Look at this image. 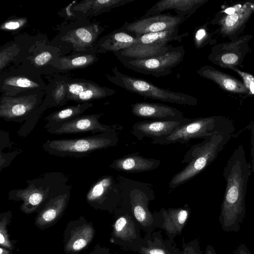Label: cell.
I'll use <instances>...</instances> for the list:
<instances>
[{"label":"cell","instance_id":"b9f144b4","mask_svg":"<svg viewBox=\"0 0 254 254\" xmlns=\"http://www.w3.org/2000/svg\"><path fill=\"white\" fill-rule=\"evenodd\" d=\"M9 59L8 53L5 51H1L0 55V69L6 64Z\"/></svg>","mask_w":254,"mask_h":254},{"label":"cell","instance_id":"30bf717a","mask_svg":"<svg viewBox=\"0 0 254 254\" xmlns=\"http://www.w3.org/2000/svg\"><path fill=\"white\" fill-rule=\"evenodd\" d=\"M86 199L93 208L114 213L121 205L122 198L118 177H100L88 190Z\"/></svg>","mask_w":254,"mask_h":254},{"label":"cell","instance_id":"4316f807","mask_svg":"<svg viewBox=\"0 0 254 254\" xmlns=\"http://www.w3.org/2000/svg\"><path fill=\"white\" fill-rule=\"evenodd\" d=\"M136 39L133 35L119 28L107 36L101 47L106 51L118 52L130 48Z\"/></svg>","mask_w":254,"mask_h":254},{"label":"cell","instance_id":"52a82bcc","mask_svg":"<svg viewBox=\"0 0 254 254\" xmlns=\"http://www.w3.org/2000/svg\"><path fill=\"white\" fill-rule=\"evenodd\" d=\"M185 50L183 46L171 47L166 52L141 59H131L117 56L125 67L140 73L160 77L173 72L184 60Z\"/></svg>","mask_w":254,"mask_h":254},{"label":"cell","instance_id":"d6a6232c","mask_svg":"<svg viewBox=\"0 0 254 254\" xmlns=\"http://www.w3.org/2000/svg\"><path fill=\"white\" fill-rule=\"evenodd\" d=\"M210 36L206 24L197 27L193 34V42L196 49H200L208 43Z\"/></svg>","mask_w":254,"mask_h":254},{"label":"cell","instance_id":"603a6c76","mask_svg":"<svg viewBox=\"0 0 254 254\" xmlns=\"http://www.w3.org/2000/svg\"><path fill=\"white\" fill-rule=\"evenodd\" d=\"M67 91L68 98L77 101L102 98L116 92L113 89L86 82L71 83L68 85Z\"/></svg>","mask_w":254,"mask_h":254},{"label":"cell","instance_id":"83f0119b","mask_svg":"<svg viewBox=\"0 0 254 254\" xmlns=\"http://www.w3.org/2000/svg\"><path fill=\"white\" fill-rule=\"evenodd\" d=\"M99 28L95 24L83 27L70 31L65 39L76 47H85L94 42L99 34Z\"/></svg>","mask_w":254,"mask_h":254},{"label":"cell","instance_id":"6da1fadb","mask_svg":"<svg viewBox=\"0 0 254 254\" xmlns=\"http://www.w3.org/2000/svg\"><path fill=\"white\" fill-rule=\"evenodd\" d=\"M251 169L243 146L239 145L228 160L223 172L226 188L220 221L226 230L238 226L245 215V197Z\"/></svg>","mask_w":254,"mask_h":254},{"label":"cell","instance_id":"8d00e7d4","mask_svg":"<svg viewBox=\"0 0 254 254\" xmlns=\"http://www.w3.org/2000/svg\"><path fill=\"white\" fill-rule=\"evenodd\" d=\"M20 151H14L12 152L3 153L0 151V171L1 172L3 168L8 166L12 160L16 156V155L20 153Z\"/></svg>","mask_w":254,"mask_h":254},{"label":"cell","instance_id":"2e32d148","mask_svg":"<svg viewBox=\"0 0 254 254\" xmlns=\"http://www.w3.org/2000/svg\"><path fill=\"white\" fill-rule=\"evenodd\" d=\"M37 103V100L30 97H3L0 105V117L7 122H26L34 116Z\"/></svg>","mask_w":254,"mask_h":254},{"label":"cell","instance_id":"60d3db41","mask_svg":"<svg viewBox=\"0 0 254 254\" xmlns=\"http://www.w3.org/2000/svg\"><path fill=\"white\" fill-rule=\"evenodd\" d=\"M88 254H111L110 250L107 247L96 246L93 250Z\"/></svg>","mask_w":254,"mask_h":254},{"label":"cell","instance_id":"d4e9b609","mask_svg":"<svg viewBox=\"0 0 254 254\" xmlns=\"http://www.w3.org/2000/svg\"><path fill=\"white\" fill-rule=\"evenodd\" d=\"M179 28L160 32L147 33L136 37L135 43L163 46L173 41L181 42L183 38L188 35L186 32L179 34Z\"/></svg>","mask_w":254,"mask_h":254},{"label":"cell","instance_id":"74e56055","mask_svg":"<svg viewBox=\"0 0 254 254\" xmlns=\"http://www.w3.org/2000/svg\"><path fill=\"white\" fill-rule=\"evenodd\" d=\"M26 22L25 18H20L7 21L2 24L0 28L3 30H15L22 27Z\"/></svg>","mask_w":254,"mask_h":254},{"label":"cell","instance_id":"9c48e42d","mask_svg":"<svg viewBox=\"0 0 254 254\" xmlns=\"http://www.w3.org/2000/svg\"><path fill=\"white\" fill-rule=\"evenodd\" d=\"M114 213L116 219L113 224L110 242L125 250L136 252L144 241L139 224L129 211L121 206Z\"/></svg>","mask_w":254,"mask_h":254},{"label":"cell","instance_id":"e0dca14e","mask_svg":"<svg viewBox=\"0 0 254 254\" xmlns=\"http://www.w3.org/2000/svg\"><path fill=\"white\" fill-rule=\"evenodd\" d=\"M190 119L184 118L179 120L160 121L146 120L133 124L131 133L139 140L144 138L159 137L170 134L177 127L188 122Z\"/></svg>","mask_w":254,"mask_h":254},{"label":"cell","instance_id":"e575fe53","mask_svg":"<svg viewBox=\"0 0 254 254\" xmlns=\"http://www.w3.org/2000/svg\"><path fill=\"white\" fill-rule=\"evenodd\" d=\"M231 68L241 77L248 92L251 95H254V77L252 74L242 71L234 67Z\"/></svg>","mask_w":254,"mask_h":254},{"label":"cell","instance_id":"836d02e7","mask_svg":"<svg viewBox=\"0 0 254 254\" xmlns=\"http://www.w3.org/2000/svg\"><path fill=\"white\" fill-rule=\"evenodd\" d=\"M3 84L6 86L23 89L37 87L39 85L30 79L23 77H10L4 81Z\"/></svg>","mask_w":254,"mask_h":254},{"label":"cell","instance_id":"ab89813d","mask_svg":"<svg viewBox=\"0 0 254 254\" xmlns=\"http://www.w3.org/2000/svg\"><path fill=\"white\" fill-rule=\"evenodd\" d=\"M51 58L52 55L50 53L44 52L39 54L35 58L34 62L38 65H43L47 63Z\"/></svg>","mask_w":254,"mask_h":254},{"label":"cell","instance_id":"4fadbf2b","mask_svg":"<svg viewBox=\"0 0 254 254\" xmlns=\"http://www.w3.org/2000/svg\"><path fill=\"white\" fill-rule=\"evenodd\" d=\"M92 222L83 216L69 221L64 232V251L65 254H77L92 242L95 236Z\"/></svg>","mask_w":254,"mask_h":254},{"label":"cell","instance_id":"5b68a950","mask_svg":"<svg viewBox=\"0 0 254 254\" xmlns=\"http://www.w3.org/2000/svg\"><path fill=\"white\" fill-rule=\"evenodd\" d=\"M119 140L116 131L109 132L72 139L47 140L42 146L50 155L60 157L80 158L96 150L116 146Z\"/></svg>","mask_w":254,"mask_h":254},{"label":"cell","instance_id":"277c9868","mask_svg":"<svg viewBox=\"0 0 254 254\" xmlns=\"http://www.w3.org/2000/svg\"><path fill=\"white\" fill-rule=\"evenodd\" d=\"M235 130L232 122L221 116H210L190 119L177 127L170 134L151 138V143L160 145L185 144L192 139L205 138L215 134H231Z\"/></svg>","mask_w":254,"mask_h":254},{"label":"cell","instance_id":"f546056e","mask_svg":"<svg viewBox=\"0 0 254 254\" xmlns=\"http://www.w3.org/2000/svg\"><path fill=\"white\" fill-rule=\"evenodd\" d=\"M135 0H85L74 7V9L85 11L90 9L95 12L101 13L124 5Z\"/></svg>","mask_w":254,"mask_h":254},{"label":"cell","instance_id":"f1b7e54d","mask_svg":"<svg viewBox=\"0 0 254 254\" xmlns=\"http://www.w3.org/2000/svg\"><path fill=\"white\" fill-rule=\"evenodd\" d=\"M92 106L91 104L84 103L69 106L52 113L45 117L44 120L48 124L64 123L80 116L86 109Z\"/></svg>","mask_w":254,"mask_h":254},{"label":"cell","instance_id":"3957f363","mask_svg":"<svg viewBox=\"0 0 254 254\" xmlns=\"http://www.w3.org/2000/svg\"><path fill=\"white\" fill-rule=\"evenodd\" d=\"M122 201L121 206L129 211L145 234L155 231L153 214L149 204L155 198L152 188L148 184L117 176Z\"/></svg>","mask_w":254,"mask_h":254},{"label":"cell","instance_id":"7c38bea8","mask_svg":"<svg viewBox=\"0 0 254 254\" xmlns=\"http://www.w3.org/2000/svg\"><path fill=\"white\" fill-rule=\"evenodd\" d=\"M187 19L170 13H161L137 19L131 22H125L121 28L135 37L153 32L179 28Z\"/></svg>","mask_w":254,"mask_h":254},{"label":"cell","instance_id":"484cf974","mask_svg":"<svg viewBox=\"0 0 254 254\" xmlns=\"http://www.w3.org/2000/svg\"><path fill=\"white\" fill-rule=\"evenodd\" d=\"M171 46L170 44L161 46L134 43L130 48L114 54L116 56L127 59H145L162 54L167 51Z\"/></svg>","mask_w":254,"mask_h":254},{"label":"cell","instance_id":"1f68e13d","mask_svg":"<svg viewBox=\"0 0 254 254\" xmlns=\"http://www.w3.org/2000/svg\"><path fill=\"white\" fill-rule=\"evenodd\" d=\"M95 60V57L92 55H84L72 59H63L61 63L64 68L69 69L86 66Z\"/></svg>","mask_w":254,"mask_h":254},{"label":"cell","instance_id":"d6986e66","mask_svg":"<svg viewBox=\"0 0 254 254\" xmlns=\"http://www.w3.org/2000/svg\"><path fill=\"white\" fill-rule=\"evenodd\" d=\"M208 0H162L157 2L145 13L144 17L173 10L177 15L188 19Z\"/></svg>","mask_w":254,"mask_h":254},{"label":"cell","instance_id":"44dd1931","mask_svg":"<svg viewBox=\"0 0 254 254\" xmlns=\"http://www.w3.org/2000/svg\"><path fill=\"white\" fill-rule=\"evenodd\" d=\"M229 12L224 16L218 23L221 32L226 35L234 33L250 18L254 12V3L236 4L227 9Z\"/></svg>","mask_w":254,"mask_h":254},{"label":"cell","instance_id":"d590c367","mask_svg":"<svg viewBox=\"0 0 254 254\" xmlns=\"http://www.w3.org/2000/svg\"><path fill=\"white\" fill-rule=\"evenodd\" d=\"M182 251L183 254H201L199 242L197 239L187 243L183 239Z\"/></svg>","mask_w":254,"mask_h":254},{"label":"cell","instance_id":"7bdbcfd3","mask_svg":"<svg viewBox=\"0 0 254 254\" xmlns=\"http://www.w3.org/2000/svg\"><path fill=\"white\" fill-rule=\"evenodd\" d=\"M0 254H12V251L0 246Z\"/></svg>","mask_w":254,"mask_h":254},{"label":"cell","instance_id":"f6af8a7d","mask_svg":"<svg viewBox=\"0 0 254 254\" xmlns=\"http://www.w3.org/2000/svg\"><path fill=\"white\" fill-rule=\"evenodd\" d=\"M238 254H251L247 251L244 250L243 248H241L239 249Z\"/></svg>","mask_w":254,"mask_h":254},{"label":"cell","instance_id":"4dcf8cb0","mask_svg":"<svg viewBox=\"0 0 254 254\" xmlns=\"http://www.w3.org/2000/svg\"><path fill=\"white\" fill-rule=\"evenodd\" d=\"M12 212L8 210L0 214V246L12 251L15 246L9 238L7 227L11 222Z\"/></svg>","mask_w":254,"mask_h":254},{"label":"cell","instance_id":"8992f818","mask_svg":"<svg viewBox=\"0 0 254 254\" xmlns=\"http://www.w3.org/2000/svg\"><path fill=\"white\" fill-rule=\"evenodd\" d=\"M113 72L114 75L109 76V80L130 92L146 98L187 106H196L197 104V99L191 95L158 87L144 79L124 74L116 67Z\"/></svg>","mask_w":254,"mask_h":254},{"label":"cell","instance_id":"9a60e30c","mask_svg":"<svg viewBox=\"0 0 254 254\" xmlns=\"http://www.w3.org/2000/svg\"><path fill=\"white\" fill-rule=\"evenodd\" d=\"M70 190L66 188L52 196L37 212L35 225L40 230H45L54 225L62 217L70 196Z\"/></svg>","mask_w":254,"mask_h":254},{"label":"cell","instance_id":"7a4b0ae2","mask_svg":"<svg viewBox=\"0 0 254 254\" xmlns=\"http://www.w3.org/2000/svg\"><path fill=\"white\" fill-rule=\"evenodd\" d=\"M232 135H213L191 146L182 160V163L188 164L172 177L169 183V187L173 189L183 185L205 169L216 158Z\"/></svg>","mask_w":254,"mask_h":254},{"label":"cell","instance_id":"ffe728a7","mask_svg":"<svg viewBox=\"0 0 254 254\" xmlns=\"http://www.w3.org/2000/svg\"><path fill=\"white\" fill-rule=\"evenodd\" d=\"M161 162L160 160L132 153L114 160L109 167L117 171L135 173L155 170L160 165Z\"/></svg>","mask_w":254,"mask_h":254},{"label":"cell","instance_id":"cb8c5ba5","mask_svg":"<svg viewBox=\"0 0 254 254\" xmlns=\"http://www.w3.org/2000/svg\"><path fill=\"white\" fill-rule=\"evenodd\" d=\"M196 72L201 77L211 80L224 90L236 93H248L244 84L233 77L209 65L201 67Z\"/></svg>","mask_w":254,"mask_h":254},{"label":"cell","instance_id":"f35d334b","mask_svg":"<svg viewBox=\"0 0 254 254\" xmlns=\"http://www.w3.org/2000/svg\"><path fill=\"white\" fill-rule=\"evenodd\" d=\"M65 86L64 84L60 83L57 85L54 92V98L55 101L59 103L65 95Z\"/></svg>","mask_w":254,"mask_h":254},{"label":"cell","instance_id":"8fae6325","mask_svg":"<svg viewBox=\"0 0 254 254\" xmlns=\"http://www.w3.org/2000/svg\"><path fill=\"white\" fill-rule=\"evenodd\" d=\"M103 115V114L80 115L62 123L46 124L44 127L48 132L56 134L115 132L116 126L104 125L100 122L99 119Z\"/></svg>","mask_w":254,"mask_h":254},{"label":"cell","instance_id":"ba28073f","mask_svg":"<svg viewBox=\"0 0 254 254\" xmlns=\"http://www.w3.org/2000/svg\"><path fill=\"white\" fill-rule=\"evenodd\" d=\"M27 182V187L11 190L8 196L9 200L22 201L20 209L27 214L37 212L52 196L65 189L55 187L42 179Z\"/></svg>","mask_w":254,"mask_h":254},{"label":"cell","instance_id":"ee69618b","mask_svg":"<svg viewBox=\"0 0 254 254\" xmlns=\"http://www.w3.org/2000/svg\"><path fill=\"white\" fill-rule=\"evenodd\" d=\"M205 254H216L215 251L212 246L211 245H208L207 246Z\"/></svg>","mask_w":254,"mask_h":254},{"label":"cell","instance_id":"ac0fdd59","mask_svg":"<svg viewBox=\"0 0 254 254\" xmlns=\"http://www.w3.org/2000/svg\"><path fill=\"white\" fill-rule=\"evenodd\" d=\"M130 106L132 114L140 118L160 121L179 120L185 118L181 111L163 104L143 102H136Z\"/></svg>","mask_w":254,"mask_h":254},{"label":"cell","instance_id":"5bb4252c","mask_svg":"<svg viewBox=\"0 0 254 254\" xmlns=\"http://www.w3.org/2000/svg\"><path fill=\"white\" fill-rule=\"evenodd\" d=\"M190 209L188 206L179 208H161L153 214L155 228L165 231L172 241L180 235L189 219Z\"/></svg>","mask_w":254,"mask_h":254},{"label":"cell","instance_id":"7402d4cb","mask_svg":"<svg viewBox=\"0 0 254 254\" xmlns=\"http://www.w3.org/2000/svg\"><path fill=\"white\" fill-rule=\"evenodd\" d=\"M143 238V244L136 251L139 254H183L174 241L163 238L160 230L145 234Z\"/></svg>","mask_w":254,"mask_h":254}]
</instances>
